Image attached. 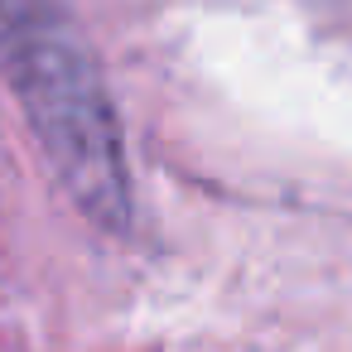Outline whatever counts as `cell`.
<instances>
[{
	"label": "cell",
	"mask_w": 352,
	"mask_h": 352,
	"mask_svg": "<svg viewBox=\"0 0 352 352\" xmlns=\"http://www.w3.org/2000/svg\"><path fill=\"white\" fill-rule=\"evenodd\" d=\"M0 54L63 193L97 227H126L131 179L116 111L73 25L39 10L34 0L15 6L0 30Z\"/></svg>",
	"instance_id": "6da1fadb"
}]
</instances>
